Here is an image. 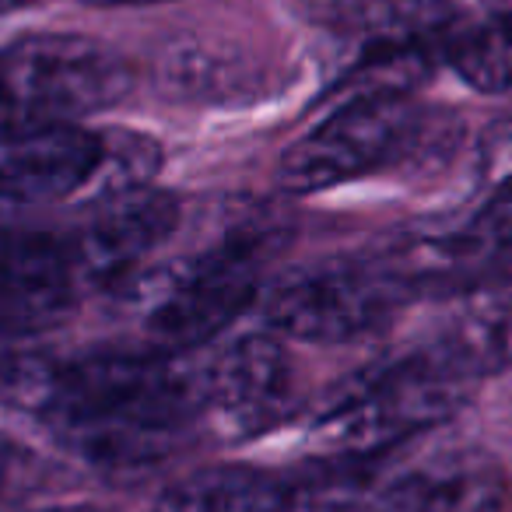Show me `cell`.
Listing matches in <instances>:
<instances>
[{
	"mask_svg": "<svg viewBox=\"0 0 512 512\" xmlns=\"http://www.w3.org/2000/svg\"><path fill=\"white\" fill-rule=\"evenodd\" d=\"M32 414L78 456L102 467H141L197 425L193 369L158 355H92L46 362Z\"/></svg>",
	"mask_w": 512,
	"mask_h": 512,
	"instance_id": "obj_1",
	"label": "cell"
},
{
	"mask_svg": "<svg viewBox=\"0 0 512 512\" xmlns=\"http://www.w3.org/2000/svg\"><path fill=\"white\" fill-rule=\"evenodd\" d=\"M474 383L456 376L432 351L379 365L334 393L313 425V446L330 460L362 463L449 421Z\"/></svg>",
	"mask_w": 512,
	"mask_h": 512,
	"instance_id": "obj_2",
	"label": "cell"
},
{
	"mask_svg": "<svg viewBox=\"0 0 512 512\" xmlns=\"http://www.w3.org/2000/svg\"><path fill=\"white\" fill-rule=\"evenodd\" d=\"M281 228L249 221L221 235L214 246L137 281L144 327L172 348H193L218 337L253 302L260 271L278 249Z\"/></svg>",
	"mask_w": 512,
	"mask_h": 512,
	"instance_id": "obj_3",
	"label": "cell"
},
{
	"mask_svg": "<svg viewBox=\"0 0 512 512\" xmlns=\"http://www.w3.org/2000/svg\"><path fill=\"white\" fill-rule=\"evenodd\" d=\"M134 67L113 46L88 36H29L0 50V123L53 127L123 102Z\"/></svg>",
	"mask_w": 512,
	"mask_h": 512,
	"instance_id": "obj_4",
	"label": "cell"
},
{
	"mask_svg": "<svg viewBox=\"0 0 512 512\" xmlns=\"http://www.w3.org/2000/svg\"><path fill=\"white\" fill-rule=\"evenodd\" d=\"M425 134L411 95L348 99L281 158V183L292 193H320L407 158Z\"/></svg>",
	"mask_w": 512,
	"mask_h": 512,
	"instance_id": "obj_5",
	"label": "cell"
},
{
	"mask_svg": "<svg viewBox=\"0 0 512 512\" xmlns=\"http://www.w3.org/2000/svg\"><path fill=\"white\" fill-rule=\"evenodd\" d=\"M404 288L383 264H337L295 271L264 299L271 334L309 344H351L379 330Z\"/></svg>",
	"mask_w": 512,
	"mask_h": 512,
	"instance_id": "obj_6",
	"label": "cell"
},
{
	"mask_svg": "<svg viewBox=\"0 0 512 512\" xmlns=\"http://www.w3.org/2000/svg\"><path fill=\"white\" fill-rule=\"evenodd\" d=\"M295 397V372L278 334H242L193 369L197 428L242 442L274 428Z\"/></svg>",
	"mask_w": 512,
	"mask_h": 512,
	"instance_id": "obj_7",
	"label": "cell"
},
{
	"mask_svg": "<svg viewBox=\"0 0 512 512\" xmlns=\"http://www.w3.org/2000/svg\"><path fill=\"white\" fill-rule=\"evenodd\" d=\"M179 228V200L169 193H130L109 200L102 211L64 239L78 288H116L144 278L148 256H155Z\"/></svg>",
	"mask_w": 512,
	"mask_h": 512,
	"instance_id": "obj_8",
	"label": "cell"
},
{
	"mask_svg": "<svg viewBox=\"0 0 512 512\" xmlns=\"http://www.w3.org/2000/svg\"><path fill=\"white\" fill-rule=\"evenodd\" d=\"M102 165V130L81 123L15 127L0 137V207L88 197Z\"/></svg>",
	"mask_w": 512,
	"mask_h": 512,
	"instance_id": "obj_9",
	"label": "cell"
},
{
	"mask_svg": "<svg viewBox=\"0 0 512 512\" xmlns=\"http://www.w3.org/2000/svg\"><path fill=\"white\" fill-rule=\"evenodd\" d=\"M372 512H502L505 477L477 446L435 449L369 488Z\"/></svg>",
	"mask_w": 512,
	"mask_h": 512,
	"instance_id": "obj_10",
	"label": "cell"
},
{
	"mask_svg": "<svg viewBox=\"0 0 512 512\" xmlns=\"http://www.w3.org/2000/svg\"><path fill=\"white\" fill-rule=\"evenodd\" d=\"M78 295L64 239L0 232V337L50 327Z\"/></svg>",
	"mask_w": 512,
	"mask_h": 512,
	"instance_id": "obj_11",
	"label": "cell"
},
{
	"mask_svg": "<svg viewBox=\"0 0 512 512\" xmlns=\"http://www.w3.org/2000/svg\"><path fill=\"white\" fill-rule=\"evenodd\" d=\"M428 351L470 383L512 369V285L470 288Z\"/></svg>",
	"mask_w": 512,
	"mask_h": 512,
	"instance_id": "obj_12",
	"label": "cell"
},
{
	"mask_svg": "<svg viewBox=\"0 0 512 512\" xmlns=\"http://www.w3.org/2000/svg\"><path fill=\"white\" fill-rule=\"evenodd\" d=\"M155 512H295V477L249 463H218L165 488Z\"/></svg>",
	"mask_w": 512,
	"mask_h": 512,
	"instance_id": "obj_13",
	"label": "cell"
},
{
	"mask_svg": "<svg viewBox=\"0 0 512 512\" xmlns=\"http://www.w3.org/2000/svg\"><path fill=\"white\" fill-rule=\"evenodd\" d=\"M344 29L365 50H397V46H449L456 32V11L446 0H351L341 11Z\"/></svg>",
	"mask_w": 512,
	"mask_h": 512,
	"instance_id": "obj_14",
	"label": "cell"
},
{
	"mask_svg": "<svg viewBox=\"0 0 512 512\" xmlns=\"http://www.w3.org/2000/svg\"><path fill=\"white\" fill-rule=\"evenodd\" d=\"M446 57L474 92L512 95V22L491 18L477 29L453 32Z\"/></svg>",
	"mask_w": 512,
	"mask_h": 512,
	"instance_id": "obj_15",
	"label": "cell"
},
{
	"mask_svg": "<svg viewBox=\"0 0 512 512\" xmlns=\"http://www.w3.org/2000/svg\"><path fill=\"white\" fill-rule=\"evenodd\" d=\"M158 165H162L158 141L134 134V130H102V165L88 200L109 204V200L141 193L158 172Z\"/></svg>",
	"mask_w": 512,
	"mask_h": 512,
	"instance_id": "obj_16",
	"label": "cell"
},
{
	"mask_svg": "<svg viewBox=\"0 0 512 512\" xmlns=\"http://www.w3.org/2000/svg\"><path fill=\"white\" fill-rule=\"evenodd\" d=\"M449 246L463 256V264L474 267H491L512 260V190L491 193L488 204L474 214L470 221H463L456 232L446 235Z\"/></svg>",
	"mask_w": 512,
	"mask_h": 512,
	"instance_id": "obj_17",
	"label": "cell"
},
{
	"mask_svg": "<svg viewBox=\"0 0 512 512\" xmlns=\"http://www.w3.org/2000/svg\"><path fill=\"white\" fill-rule=\"evenodd\" d=\"M474 179L481 190H512V116H498L474 141Z\"/></svg>",
	"mask_w": 512,
	"mask_h": 512,
	"instance_id": "obj_18",
	"label": "cell"
},
{
	"mask_svg": "<svg viewBox=\"0 0 512 512\" xmlns=\"http://www.w3.org/2000/svg\"><path fill=\"white\" fill-rule=\"evenodd\" d=\"M32 484V453L15 439L0 435V502Z\"/></svg>",
	"mask_w": 512,
	"mask_h": 512,
	"instance_id": "obj_19",
	"label": "cell"
},
{
	"mask_svg": "<svg viewBox=\"0 0 512 512\" xmlns=\"http://www.w3.org/2000/svg\"><path fill=\"white\" fill-rule=\"evenodd\" d=\"M95 8H148V4H165V0H88Z\"/></svg>",
	"mask_w": 512,
	"mask_h": 512,
	"instance_id": "obj_20",
	"label": "cell"
},
{
	"mask_svg": "<svg viewBox=\"0 0 512 512\" xmlns=\"http://www.w3.org/2000/svg\"><path fill=\"white\" fill-rule=\"evenodd\" d=\"M488 8L491 18H502V22H512V0H481Z\"/></svg>",
	"mask_w": 512,
	"mask_h": 512,
	"instance_id": "obj_21",
	"label": "cell"
},
{
	"mask_svg": "<svg viewBox=\"0 0 512 512\" xmlns=\"http://www.w3.org/2000/svg\"><path fill=\"white\" fill-rule=\"evenodd\" d=\"M29 4H36V0H0V15H11V11H22V8H29Z\"/></svg>",
	"mask_w": 512,
	"mask_h": 512,
	"instance_id": "obj_22",
	"label": "cell"
},
{
	"mask_svg": "<svg viewBox=\"0 0 512 512\" xmlns=\"http://www.w3.org/2000/svg\"><path fill=\"white\" fill-rule=\"evenodd\" d=\"M50 512H99V509H85V505H71V509H50Z\"/></svg>",
	"mask_w": 512,
	"mask_h": 512,
	"instance_id": "obj_23",
	"label": "cell"
}]
</instances>
